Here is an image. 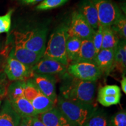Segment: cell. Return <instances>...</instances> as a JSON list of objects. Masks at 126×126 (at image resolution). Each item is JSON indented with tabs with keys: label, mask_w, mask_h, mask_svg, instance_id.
<instances>
[{
	"label": "cell",
	"mask_w": 126,
	"mask_h": 126,
	"mask_svg": "<svg viewBox=\"0 0 126 126\" xmlns=\"http://www.w3.org/2000/svg\"><path fill=\"white\" fill-rule=\"evenodd\" d=\"M31 79L39 91L56 105L58 96L56 92V79L54 75L33 74Z\"/></svg>",
	"instance_id": "9"
},
{
	"label": "cell",
	"mask_w": 126,
	"mask_h": 126,
	"mask_svg": "<svg viewBox=\"0 0 126 126\" xmlns=\"http://www.w3.org/2000/svg\"><path fill=\"white\" fill-rule=\"evenodd\" d=\"M96 56V52L92 40H82L76 62H88L94 64Z\"/></svg>",
	"instance_id": "18"
},
{
	"label": "cell",
	"mask_w": 126,
	"mask_h": 126,
	"mask_svg": "<svg viewBox=\"0 0 126 126\" xmlns=\"http://www.w3.org/2000/svg\"><path fill=\"white\" fill-rule=\"evenodd\" d=\"M121 83V86H122V89L123 92L124 94H126V77L123 76L122 78V79L120 81Z\"/></svg>",
	"instance_id": "34"
},
{
	"label": "cell",
	"mask_w": 126,
	"mask_h": 126,
	"mask_svg": "<svg viewBox=\"0 0 126 126\" xmlns=\"http://www.w3.org/2000/svg\"><path fill=\"white\" fill-rule=\"evenodd\" d=\"M1 103H2V100H0V106H1Z\"/></svg>",
	"instance_id": "35"
},
{
	"label": "cell",
	"mask_w": 126,
	"mask_h": 126,
	"mask_svg": "<svg viewBox=\"0 0 126 126\" xmlns=\"http://www.w3.org/2000/svg\"><path fill=\"white\" fill-rule=\"evenodd\" d=\"M111 29L117 34L119 38L126 39V19L123 14L116 22L111 26Z\"/></svg>",
	"instance_id": "25"
},
{
	"label": "cell",
	"mask_w": 126,
	"mask_h": 126,
	"mask_svg": "<svg viewBox=\"0 0 126 126\" xmlns=\"http://www.w3.org/2000/svg\"><path fill=\"white\" fill-rule=\"evenodd\" d=\"M69 0H45L36 7L39 11H45L54 9L63 5Z\"/></svg>",
	"instance_id": "26"
},
{
	"label": "cell",
	"mask_w": 126,
	"mask_h": 126,
	"mask_svg": "<svg viewBox=\"0 0 126 126\" xmlns=\"http://www.w3.org/2000/svg\"><path fill=\"white\" fill-rule=\"evenodd\" d=\"M114 68L121 73L124 74L126 68V39L119 40L114 53Z\"/></svg>",
	"instance_id": "21"
},
{
	"label": "cell",
	"mask_w": 126,
	"mask_h": 126,
	"mask_svg": "<svg viewBox=\"0 0 126 126\" xmlns=\"http://www.w3.org/2000/svg\"><path fill=\"white\" fill-rule=\"evenodd\" d=\"M7 81L5 74L0 72V100H2V99L7 96Z\"/></svg>",
	"instance_id": "30"
},
{
	"label": "cell",
	"mask_w": 126,
	"mask_h": 126,
	"mask_svg": "<svg viewBox=\"0 0 126 126\" xmlns=\"http://www.w3.org/2000/svg\"><path fill=\"white\" fill-rule=\"evenodd\" d=\"M32 67L26 65L8 57L4 67V74L11 81H26L33 76Z\"/></svg>",
	"instance_id": "8"
},
{
	"label": "cell",
	"mask_w": 126,
	"mask_h": 126,
	"mask_svg": "<svg viewBox=\"0 0 126 126\" xmlns=\"http://www.w3.org/2000/svg\"><path fill=\"white\" fill-rule=\"evenodd\" d=\"M110 126H126V112L120 111L110 119Z\"/></svg>",
	"instance_id": "28"
},
{
	"label": "cell",
	"mask_w": 126,
	"mask_h": 126,
	"mask_svg": "<svg viewBox=\"0 0 126 126\" xmlns=\"http://www.w3.org/2000/svg\"><path fill=\"white\" fill-rule=\"evenodd\" d=\"M14 9H10L5 15L0 16V34L8 33L11 26V17Z\"/></svg>",
	"instance_id": "27"
},
{
	"label": "cell",
	"mask_w": 126,
	"mask_h": 126,
	"mask_svg": "<svg viewBox=\"0 0 126 126\" xmlns=\"http://www.w3.org/2000/svg\"><path fill=\"white\" fill-rule=\"evenodd\" d=\"M95 6L99 23L103 27L111 26L123 13L116 3L111 0H91Z\"/></svg>",
	"instance_id": "5"
},
{
	"label": "cell",
	"mask_w": 126,
	"mask_h": 126,
	"mask_svg": "<svg viewBox=\"0 0 126 126\" xmlns=\"http://www.w3.org/2000/svg\"><path fill=\"white\" fill-rule=\"evenodd\" d=\"M26 81H14L8 86L7 91V99L8 100L24 96V91Z\"/></svg>",
	"instance_id": "23"
},
{
	"label": "cell",
	"mask_w": 126,
	"mask_h": 126,
	"mask_svg": "<svg viewBox=\"0 0 126 126\" xmlns=\"http://www.w3.org/2000/svg\"><path fill=\"white\" fill-rule=\"evenodd\" d=\"M21 119L9 100H5L0 109V126H19Z\"/></svg>",
	"instance_id": "15"
},
{
	"label": "cell",
	"mask_w": 126,
	"mask_h": 126,
	"mask_svg": "<svg viewBox=\"0 0 126 126\" xmlns=\"http://www.w3.org/2000/svg\"><path fill=\"white\" fill-rule=\"evenodd\" d=\"M115 50L101 49L96 54L94 64L102 72L109 74L114 68Z\"/></svg>",
	"instance_id": "14"
},
{
	"label": "cell",
	"mask_w": 126,
	"mask_h": 126,
	"mask_svg": "<svg viewBox=\"0 0 126 126\" xmlns=\"http://www.w3.org/2000/svg\"><path fill=\"white\" fill-rule=\"evenodd\" d=\"M81 42L82 40L78 37L68 35L66 42V54L69 64L76 62Z\"/></svg>",
	"instance_id": "20"
},
{
	"label": "cell",
	"mask_w": 126,
	"mask_h": 126,
	"mask_svg": "<svg viewBox=\"0 0 126 126\" xmlns=\"http://www.w3.org/2000/svg\"><path fill=\"white\" fill-rule=\"evenodd\" d=\"M56 106L74 126H83L97 109L96 105L66 100L60 96H58Z\"/></svg>",
	"instance_id": "2"
},
{
	"label": "cell",
	"mask_w": 126,
	"mask_h": 126,
	"mask_svg": "<svg viewBox=\"0 0 126 126\" xmlns=\"http://www.w3.org/2000/svg\"><path fill=\"white\" fill-rule=\"evenodd\" d=\"M15 111L22 117H32L37 116L35 110L29 100L25 96L9 100Z\"/></svg>",
	"instance_id": "17"
},
{
	"label": "cell",
	"mask_w": 126,
	"mask_h": 126,
	"mask_svg": "<svg viewBox=\"0 0 126 126\" xmlns=\"http://www.w3.org/2000/svg\"><path fill=\"white\" fill-rule=\"evenodd\" d=\"M19 126H32V117H22Z\"/></svg>",
	"instance_id": "32"
},
{
	"label": "cell",
	"mask_w": 126,
	"mask_h": 126,
	"mask_svg": "<svg viewBox=\"0 0 126 126\" xmlns=\"http://www.w3.org/2000/svg\"><path fill=\"white\" fill-rule=\"evenodd\" d=\"M31 103L37 114L45 113L56 107V105L40 91L32 100Z\"/></svg>",
	"instance_id": "19"
},
{
	"label": "cell",
	"mask_w": 126,
	"mask_h": 126,
	"mask_svg": "<svg viewBox=\"0 0 126 126\" xmlns=\"http://www.w3.org/2000/svg\"><path fill=\"white\" fill-rule=\"evenodd\" d=\"M78 11L91 27L96 31L99 23L96 8L92 1L91 0H82L79 5Z\"/></svg>",
	"instance_id": "16"
},
{
	"label": "cell",
	"mask_w": 126,
	"mask_h": 126,
	"mask_svg": "<svg viewBox=\"0 0 126 126\" xmlns=\"http://www.w3.org/2000/svg\"><path fill=\"white\" fill-rule=\"evenodd\" d=\"M94 32L78 10L72 12L69 21L68 35L75 36L82 40H92Z\"/></svg>",
	"instance_id": "7"
},
{
	"label": "cell",
	"mask_w": 126,
	"mask_h": 126,
	"mask_svg": "<svg viewBox=\"0 0 126 126\" xmlns=\"http://www.w3.org/2000/svg\"><path fill=\"white\" fill-rule=\"evenodd\" d=\"M120 38L111 26L103 27V39L101 49L116 50Z\"/></svg>",
	"instance_id": "22"
},
{
	"label": "cell",
	"mask_w": 126,
	"mask_h": 126,
	"mask_svg": "<svg viewBox=\"0 0 126 126\" xmlns=\"http://www.w3.org/2000/svg\"><path fill=\"white\" fill-rule=\"evenodd\" d=\"M9 57L25 65L33 67L43 57V55L32 51L20 46L15 45L11 50Z\"/></svg>",
	"instance_id": "12"
},
{
	"label": "cell",
	"mask_w": 126,
	"mask_h": 126,
	"mask_svg": "<svg viewBox=\"0 0 126 126\" xmlns=\"http://www.w3.org/2000/svg\"><path fill=\"white\" fill-rule=\"evenodd\" d=\"M69 22H64L56 28L46 46L43 57L59 61L66 67L69 65L66 54V42Z\"/></svg>",
	"instance_id": "3"
},
{
	"label": "cell",
	"mask_w": 126,
	"mask_h": 126,
	"mask_svg": "<svg viewBox=\"0 0 126 126\" xmlns=\"http://www.w3.org/2000/svg\"><path fill=\"white\" fill-rule=\"evenodd\" d=\"M121 97V89L119 86L107 85L99 89L97 100L102 106L109 107L119 104Z\"/></svg>",
	"instance_id": "11"
},
{
	"label": "cell",
	"mask_w": 126,
	"mask_h": 126,
	"mask_svg": "<svg viewBox=\"0 0 126 126\" xmlns=\"http://www.w3.org/2000/svg\"><path fill=\"white\" fill-rule=\"evenodd\" d=\"M102 39H103V26L99 24L98 28L94 32L92 39V42L96 54L101 50Z\"/></svg>",
	"instance_id": "29"
},
{
	"label": "cell",
	"mask_w": 126,
	"mask_h": 126,
	"mask_svg": "<svg viewBox=\"0 0 126 126\" xmlns=\"http://www.w3.org/2000/svg\"><path fill=\"white\" fill-rule=\"evenodd\" d=\"M43 1L45 0H20V2L24 5H33L40 2H42Z\"/></svg>",
	"instance_id": "33"
},
{
	"label": "cell",
	"mask_w": 126,
	"mask_h": 126,
	"mask_svg": "<svg viewBox=\"0 0 126 126\" xmlns=\"http://www.w3.org/2000/svg\"><path fill=\"white\" fill-rule=\"evenodd\" d=\"M83 126H110V119L103 111L97 109Z\"/></svg>",
	"instance_id": "24"
},
{
	"label": "cell",
	"mask_w": 126,
	"mask_h": 126,
	"mask_svg": "<svg viewBox=\"0 0 126 126\" xmlns=\"http://www.w3.org/2000/svg\"><path fill=\"white\" fill-rule=\"evenodd\" d=\"M63 76L60 92V96L66 100L96 105V82L86 81L72 77L68 72Z\"/></svg>",
	"instance_id": "1"
},
{
	"label": "cell",
	"mask_w": 126,
	"mask_h": 126,
	"mask_svg": "<svg viewBox=\"0 0 126 126\" xmlns=\"http://www.w3.org/2000/svg\"><path fill=\"white\" fill-rule=\"evenodd\" d=\"M37 116L46 126H74L56 106L46 112L37 114Z\"/></svg>",
	"instance_id": "13"
},
{
	"label": "cell",
	"mask_w": 126,
	"mask_h": 126,
	"mask_svg": "<svg viewBox=\"0 0 126 126\" xmlns=\"http://www.w3.org/2000/svg\"><path fill=\"white\" fill-rule=\"evenodd\" d=\"M67 72L79 79L92 82H96L103 74L95 64L88 62H76L69 64Z\"/></svg>",
	"instance_id": "6"
},
{
	"label": "cell",
	"mask_w": 126,
	"mask_h": 126,
	"mask_svg": "<svg viewBox=\"0 0 126 126\" xmlns=\"http://www.w3.org/2000/svg\"><path fill=\"white\" fill-rule=\"evenodd\" d=\"M32 126H46L37 116L32 117Z\"/></svg>",
	"instance_id": "31"
},
{
	"label": "cell",
	"mask_w": 126,
	"mask_h": 126,
	"mask_svg": "<svg viewBox=\"0 0 126 126\" xmlns=\"http://www.w3.org/2000/svg\"><path fill=\"white\" fill-rule=\"evenodd\" d=\"M48 29L39 26L23 32H14L15 45L20 46L31 51L43 55Z\"/></svg>",
	"instance_id": "4"
},
{
	"label": "cell",
	"mask_w": 126,
	"mask_h": 126,
	"mask_svg": "<svg viewBox=\"0 0 126 126\" xmlns=\"http://www.w3.org/2000/svg\"><path fill=\"white\" fill-rule=\"evenodd\" d=\"M33 74L43 75H64L67 72V67L59 61L42 57L32 68Z\"/></svg>",
	"instance_id": "10"
}]
</instances>
